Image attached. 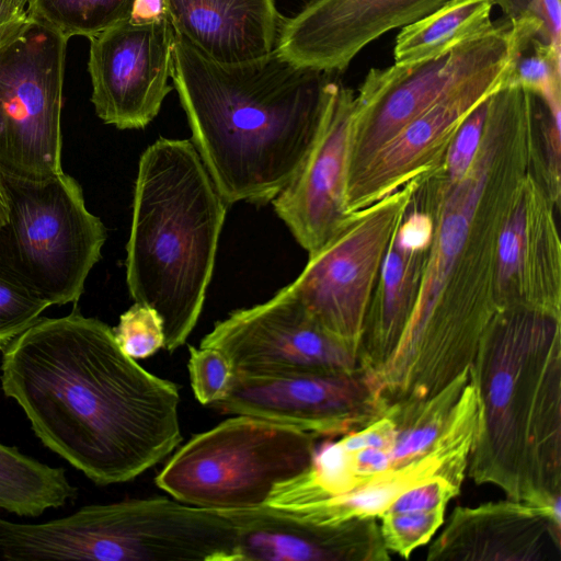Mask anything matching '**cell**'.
Segmentation results:
<instances>
[{
    "instance_id": "obj_30",
    "label": "cell",
    "mask_w": 561,
    "mask_h": 561,
    "mask_svg": "<svg viewBox=\"0 0 561 561\" xmlns=\"http://www.w3.org/2000/svg\"><path fill=\"white\" fill-rule=\"evenodd\" d=\"M119 348L129 357L146 358L164 347L163 323L158 312L135 302L113 328Z\"/></svg>"
},
{
    "instance_id": "obj_26",
    "label": "cell",
    "mask_w": 561,
    "mask_h": 561,
    "mask_svg": "<svg viewBox=\"0 0 561 561\" xmlns=\"http://www.w3.org/2000/svg\"><path fill=\"white\" fill-rule=\"evenodd\" d=\"M513 60L505 85L520 87L546 105L561 104V49L513 32Z\"/></svg>"
},
{
    "instance_id": "obj_8",
    "label": "cell",
    "mask_w": 561,
    "mask_h": 561,
    "mask_svg": "<svg viewBox=\"0 0 561 561\" xmlns=\"http://www.w3.org/2000/svg\"><path fill=\"white\" fill-rule=\"evenodd\" d=\"M316 438L288 425L237 415L180 447L156 484L192 506L217 511L261 506L278 483L310 467Z\"/></svg>"
},
{
    "instance_id": "obj_37",
    "label": "cell",
    "mask_w": 561,
    "mask_h": 561,
    "mask_svg": "<svg viewBox=\"0 0 561 561\" xmlns=\"http://www.w3.org/2000/svg\"><path fill=\"white\" fill-rule=\"evenodd\" d=\"M15 13L28 16L27 8L31 0H2Z\"/></svg>"
},
{
    "instance_id": "obj_23",
    "label": "cell",
    "mask_w": 561,
    "mask_h": 561,
    "mask_svg": "<svg viewBox=\"0 0 561 561\" xmlns=\"http://www.w3.org/2000/svg\"><path fill=\"white\" fill-rule=\"evenodd\" d=\"M491 0H449L432 13L402 27L396 38L394 64L434 58L490 28Z\"/></svg>"
},
{
    "instance_id": "obj_31",
    "label": "cell",
    "mask_w": 561,
    "mask_h": 561,
    "mask_svg": "<svg viewBox=\"0 0 561 561\" xmlns=\"http://www.w3.org/2000/svg\"><path fill=\"white\" fill-rule=\"evenodd\" d=\"M49 306L0 276V350L32 327Z\"/></svg>"
},
{
    "instance_id": "obj_6",
    "label": "cell",
    "mask_w": 561,
    "mask_h": 561,
    "mask_svg": "<svg viewBox=\"0 0 561 561\" xmlns=\"http://www.w3.org/2000/svg\"><path fill=\"white\" fill-rule=\"evenodd\" d=\"M236 546V524L221 511L165 497L89 505L12 531L23 561H237Z\"/></svg>"
},
{
    "instance_id": "obj_21",
    "label": "cell",
    "mask_w": 561,
    "mask_h": 561,
    "mask_svg": "<svg viewBox=\"0 0 561 561\" xmlns=\"http://www.w3.org/2000/svg\"><path fill=\"white\" fill-rule=\"evenodd\" d=\"M433 234L431 211L411 202L387 248L365 319L359 367L370 376L388 360L405 328Z\"/></svg>"
},
{
    "instance_id": "obj_35",
    "label": "cell",
    "mask_w": 561,
    "mask_h": 561,
    "mask_svg": "<svg viewBox=\"0 0 561 561\" xmlns=\"http://www.w3.org/2000/svg\"><path fill=\"white\" fill-rule=\"evenodd\" d=\"M27 18L28 16L15 13L2 0H0V27L14 22L24 21Z\"/></svg>"
},
{
    "instance_id": "obj_28",
    "label": "cell",
    "mask_w": 561,
    "mask_h": 561,
    "mask_svg": "<svg viewBox=\"0 0 561 561\" xmlns=\"http://www.w3.org/2000/svg\"><path fill=\"white\" fill-rule=\"evenodd\" d=\"M188 374L195 398L204 405H215L230 392L236 369L222 351L190 346Z\"/></svg>"
},
{
    "instance_id": "obj_20",
    "label": "cell",
    "mask_w": 561,
    "mask_h": 561,
    "mask_svg": "<svg viewBox=\"0 0 561 561\" xmlns=\"http://www.w3.org/2000/svg\"><path fill=\"white\" fill-rule=\"evenodd\" d=\"M237 527V561H386L377 518L317 524L267 505L224 510Z\"/></svg>"
},
{
    "instance_id": "obj_38",
    "label": "cell",
    "mask_w": 561,
    "mask_h": 561,
    "mask_svg": "<svg viewBox=\"0 0 561 561\" xmlns=\"http://www.w3.org/2000/svg\"><path fill=\"white\" fill-rule=\"evenodd\" d=\"M9 36L7 28L0 27V44L3 43Z\"/></svg>"
},
{
    "instance_id": "obj_4",
    "label": "cell",
    "mask_w": 561,
    "mask_h": 561,
    "mask_svg": "<svg viewBox=\"0 0 561 561\" xmlns=\"http://www.w3.org/2000/svg\"><path fill=\"white\" fill-rule=\"evenodd\" d=\"M479 420L468 462L478 484L561 507V316L500 310L469 367Z\"/></svg>"
},
{
    "instance_id": "obj_29",
    "label": "cell",
    "mask_w": 561,
    "mask_h": 561,
    "mask_svg": "<svg viewBox=\"0 0 561 561\" xmlns=\"http://www.w3.org/2000/svg\"><path fill=\"white\" fill-rule=\"evenodd\" d=\"M515 33L530 35L561 49V0H491Z\"/></svg>"
},
{
    "instance_id": "obj_25",
    "label": "cell",
    "mask_w": 561,
    "mask_h": 561,
    "mask_svg": "<svg viewBox=\"0 0 561 561\" xmlns=\"http://www.w3.org/2000/svg\"><path fill=\"white\" fill-rule=\"evenodd\" d=\"M136 0H31L27 14L66 38L94 37L130 19Z\"/></svg>"
},
{
    "instance_id": "obj_36",
    "label": "cell",
    "mask_w": 561,
    "mask_h": 561,
    "mask_svg": "<svg viewBox=\"0 0 561 561\" xmlns=\"http://www.w3.org/2000/svg\"><path fill=\"white\" fill-rule=\"evenodd\" d=\"M9 217L8 197L4 187L3 176L0 173V228L7 222Z\"/></svg>"
},
{
    "instance_id": "obj_16",
    "label": "cell",
    "mask_w": 561,
    "mask_h": 561,
    "mask_svg": "<svg viewBox=\"0 0 561 561\" xmlns=\"http://www.w3.org/2000/svg\"><path fill=\"white\" fill-rule=\"evenodd\" d=\"M539 171L518 183L496 241L494 298L499 311L528 308L561 316V244Z\"/></svg>"
},
{
    "instance_id": "obj_9",
    "label": "cell",
    "mask_w": 561,
    "mask_h": 561,
    "mask_svg": "<svg viewBox=\"0 0 561 561\" xmlns=\"http://www.w3.org/2000/svg\"><path fill=\"white\" fill-rule=\"evenodd\" d=\"M68 38L28 16L0 44V173L43 181L62 172Z\"/></svg>"
},
{
    "instance_id": "obj_19",
    "label": "cell",
    "mask_w": 561,
    "mask_h": 561,
    "mask_svg": "<svg viewBox=\"0 0 561 561\" xmlns=\"http://www.w3.org/2000/svg\"><path fill=\"white\" fill-rule=\"evenodd\" d=\"M428 561H560L561 511L523 501L456 507Z\"/></svg>"
},
{
    "instance_id": "obj_34",
    "label": "cell",
    "mask_w": 561,
    "mask_h": 561,
    "mask_svg": "<svg viewBox=\"0 0 561 561\" xmlns=\"http://www.w3.org/2000/svg\"><path fill=\"white\" fill-rule=\"evenodd\" d=\"M168 19L165 0H136L130 21L148 23Z\"/></svg>"
},
{
    "instance_id": "obj_22",
    "label": "cell",
    "mask_w": 561,
    "mask_h": 561,
    "mask_svg": "<svg viewBox=\"0 0 561 561\" xmlns=\"http://www.w3.org/2000/svg\"><path fill=\"white\" fill-rule=\"evenodd\" d=\"M168 19L208 58L236 65L276 47L285 19L274 0H165Z\"/></svg>"
},
{
    "instance_id": "obj_13",
    "label": "cell",
    "mask_w": 561,
    "mask_h": 561,
    "mask_svg": "<svg viewBox=\"0 0 561 561\" xmlns=\"http://www.w3.org/2000/svg\"><path fill=\"white\" fill-rule=\"evenodd\" d=\"M199 346L222 351L240 375L359 367L358 351L323 329L285 288L263 304L230 312Z\"/></svg>"
},
{
    "instance_id": "obj_11",
    "label": "cell",
    "mask_w": 561,
    "mask_h": 561,
    "mask_svg": "<svg viewBox=\"0 0 561 561\" xmlns=\"http://www.w3.org/2000/svg\"><path fill=\"white\" fill-rule=\"evenodd\" d=\"M508 20L430 59L371 68L355 94V130L351 173L407 124L443 96L513 59Z\"/></svg>"
},
{
    "instance_id": "obj_33",
    "label": "cell",
    "mask_w": 561,
    "mask_h": 561,
    "mask_svg": "<svg viewBox=\"0 0 561 561\" xmlns=\"http://www.w3.org/2000/svg\"><path fill=\"white\" fill-rule=\"evenodd\" d=\"M460 489L461 486L446 479H435L403 492L385 513L428 511L446 507L449 501L459 494Z\"/></svg>"
},
{
    "instance_id": "obj_14",
    "label": "cell",
    "mask_w": 561,
    "mask_h": 561,
    "mask_svg": "<svg viewBox=\"0 0 561 561\" xmlns=\"http://www.w3.org/2000/svg\"><path fill=\"white\" fill-rule=\"evenodd\" d=\"M355 130V92L334 79L312 146L298 172L272 201L296 241L317 253L348 217L346 194Z\"/></svg>"
},
{
    "instance_id": "obj_27",
    "label": "cell",
    "mask_w": 561,
    "mask_h": 561,
    "mask_svg": "<svg viewBox=\"0 0 561 561\" xmlns=\"http://www.w3.org/2000/svg\"><path fill=\"white\" fill-rule=\"evenodd\" d=\"M446 507L428 511L383 513L380 535L386 549L403 559L427 543L445 522Z\"/></svg>"
},
{
    "instance_id": "obj_1",
    "label": "cell",
    "mask_w": 561,
    "mask_h": 561,
    "mask_svg": "<svg viewBox=\"0 0 561 561\" xmlns=\"http://www.w3.org/2000/svg\"><path fill=\"white\" fill-rule=\"evenodd\" d=\"M540 162L536 110L503 90L489 99L482 139L467 173L440 169L420 178L414 195L430 209L434 234L416 299L401 337L373 375L386 404L427 399L466 371L499 312L496 241L514 192Z\"/></svg>"
},
{
    "instance_id": "obj_15",
    "label": "cell",
    "mask_w": 561,
    "mask_h": 561,
    "mask_svg": "<svg viewBox=\"0 0 561 561\" xmlns=\"http://www.w3.org/2000/svg\"><path fill=\"white\" fill-rule=\"evenodd\" d=\"M174 41L169 19L127 20L90 38L91 101L105 124L140 129L158 115L172 90Z\"/></svg>"
},
{
    "instance_id": "obj_3",
    "label": "cell",
    "mask_w": 561,
    "mask_h": 561,
    "mask_svg": "<svg viewBox=\"0 0 561 561\" xmlns=\"http://www.w3.org/2000/svg\"><path fill=\"white\" fill-rule=\"evenodd\" d=\"M333 75L299 68L274 49L219 64L175 33L174 89L192 142L227 203L272 202L309 152Z\"/></svg>"
},
{
    "instance_id": "obj_10",
    "label": "cell",
    "mask_w": 561,
    "mask_h": 561,
    "mask_svg": "<svg viewBox=\"0 0 561 561\" xmlns=\"http://www.w3.org/2000/svg\"><path fill=\"white\" fill-rule=\"evenodd\" d=\"M419 180L351 213L329 242L309 256L300 275L284 287L316 322L358 353L383 256Z\"/></svg>"
},
{
    "instance_id": "obj_2",
    "label": "cell",
    "mask_w": 561,
    "mask_h": 561,
    "mask_svg": "<svg viewBox=\"0 0 561 561\" xmlns=\"http://www.w3.org/2000/svg\"><path fill=\"white\" fill-rule=\"evenodd\" d=\"M1 387L39 440L100 485L135 479L182 440L178 387L76 306L38 319L2 350Z\"/></svg>"
},
{
    "instance_id": "obj_7",
    "label": "cell",
    "mask_w": 561,
    "mask_h": 561,
    "mask_svg": "<svg viewBox=\"0 0 561 561\" xmlns=\"http://www.w3.org/2000/svg\"><path fill=\"white\" fill-rule=\"evenodd\" d=\"M2 176L9 217L0 228V276L48 306L77 304L101 257L105 226L64 172L43 181Z\"/></svg>"
},
{
    "instance_id": "obj_12",
    "label": "cell",
    "mask_w": 561,
    "mask_h": 561,
    "mask_svg": "<svg viewBox=\"0 0 561 561\" xmlns=\"http://www.w3.org/2000/svg\"><path fill=\"white\" fill-rule=\"evenodd\" d=\"M214 407L331 438L362 428L387 408L360 367L236 374L230 392Z\"/></svg>"
},
{
    "instance_id": "obj_17",
    "label": "cell",
    "mask_w": 561,
    "mask_h": 561,
    "mask_svg": "<svg viewBox=\"0 0 561 561\" xmlns=\"http://www.w3.org/2000/svg\"><path fill=\"white\" fill-rule=\"evenodd\" d=\"M511 64L456 88L377 149L350 175L347 213L359 210L438 168L465 118L505 85Z\"/></svg>"
},
{
    "instance_id": "obj_5",
    "label": "cell",
    "mask_w": 561,
    "mask_h": 561,
    "mask_svg": "<svg viewBox=\"0 0 561 561\" xmlns=\"http://www.w3.org/2000/svg\"><path fill=\"white\" fill-rule=\"evenodd\" d=\"M227 206L192 141L161 137L142 152L126 283L135 302L160 316L170 353L199 319Z\"/></svg>"
},
{
    "instance_id": "obj_32",
    "label": "cell",
    "mask_w": 561,
    "mask_h": 561,
    "mask_svg": "<svg viewBox=\"0 0 561 561\" xmlns=\"http://www.w3.org/2000/svg\"><path fill=\"white\" fill-rule=\"evenodd\" d=\"M489 98L465 118L446 152L440 169L449 181L462 178L477 154L486 122Z\"/></svg>"
},
{
    "instance_id": "obj_18",
    "label": "cell",
    "mask_w": 561,
    "mask_h": 561,
    "mask_svg": "<svg viewBox=\"0 0 561 561\" xmlns=\"http://www.w3.org/2000/svg\"><path fill=\"white\" fill-rule=\"evenodd\" d=\"M449 0H310L285 22L276 53L291 65L330 75L390 30L404 27Z\"/></svg>"
},
{
    "instance_id": "obj_24",
    "label": "cell",
    "mask_w": 561,
    "mask_h": 561,
    "mask_svg": "<svg viewBox=\"0 0 561 561\" xmlns=\"http://www.w3.org/2000/svg\"><path fill=\"white\" fill-rule=\"evenodd\" d=\"M77 491L62 468L42 463L0 443V508L36 517L64 506Z\"/></svg>"
}]
</instances>
